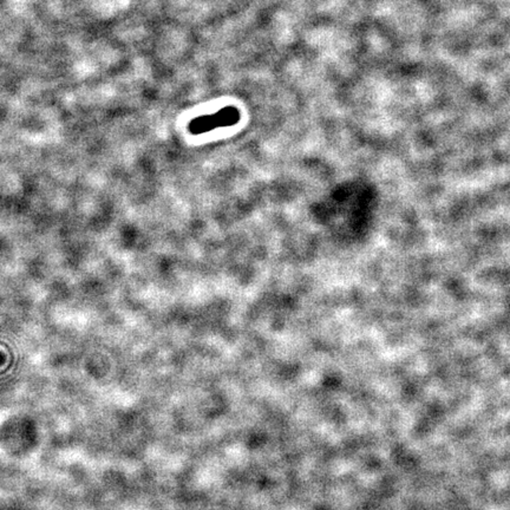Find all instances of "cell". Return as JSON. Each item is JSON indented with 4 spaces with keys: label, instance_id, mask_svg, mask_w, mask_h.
<instances>
[{
    "label": "cell",
    "instance_id": "6da1fadb",
    "mask_svg": "<svg viewBox=\"0 0 510 510\" xmlns=\"http://www.w3.org/2000/svg\"><path fill=\"white\" fill-rule=\"evenodd\" d=\"M240 111L234 106H226L224 109L216 111L214 114L205 115L196 117L189 123L192 134L200 135L208 131L214 130L216 128L232 127L240 121Z\"/></svg>",
    "mask_w": 510,
    "mask_h": 510
}]
</instances>
